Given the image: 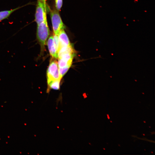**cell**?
<instances>
[{
	"instance_id": "cell-1",
	"label": "cell",
	"mask_w": 155,
	"mask_h": 155,
	"mask_svg": "<svg viewBox=\"0 0 155 155\" xmlns=\"http://www.w3.org/2000/svg\"><path fill=\"white\" fill-rule=\"evenodd\" d=\"M50 34V30L47 20L37 25L36 37L40 46V52L38 58L43 55L46 42Z\"/></svg>"
},
{
	"instance_id": "cell-2",
	"label": "cell",
	"mask_w": 155,
	"mask_h": 155,
	"mask_svg": "<svg viewBox=\"0 0 155 155\" xmlns=\"http://www.w3.org/2000/svg\"><path fill=\"white\" fill-rule=\"evenodd\" d=\"M55 59L52 58L50 61L47 71V84L53 81L61 79L59 73L58 63Z\"/></svg>"
},
{
	"instance_id": "cell-3",
	"label": "cell",
	"mask_w": 155,
	"mask_h": 155,
	"mask_svg": "<svg viewBox=\"0 0 155 155\" xmlns=\"http://www.w3.org/2000/svg\"><path fill=\"white\" fill-rule=\"evenodd\" d=\"M50 15L54 34L58 35L61 30L64 29L65 26L62 22L59 11L57 9H54L51 10Z\"/></svg>"
},
{
	"instance_id": "cell-4",
	"label": "cell",
	"mask_w": 155,
	"mask_h": 155,
	"mask_svg": "<svg viewBox=\"0 0 155 155\" xmlns=\"http://www.w3.org/2000/svg\"><path fill=\"white\" fill-rule=\"evenodd\" d=\"M46 4L37 0L35 14V21L37 25L47 20Z\"/></svg>"
},
{
	"instance_id": "cell-5",
	"label": "cell",
	"mask_w": 155,
	"mask_h": 155,
	"mask_svg": "<svg viewBox=\"0 0 155 155\" xmlns=\"http://www.w3.org/2000/svg\"><path fill=\"white\" fill-rule=\"evenodd\" d=\"M57 36L59 42V48L61 47L67 46L71 45L64 29L61 30Z\"/></svg>"
},
{
	"instance_id": "cell-6",
	"label": "cell",
	"mask_w": 155,
	"mask_h": 155,
	"mask_svg": "<svg viewBox=\"0 0 155 155\" xmlns=\"http://www.w3.org/2000/svg\"><path fill=\"white\" fill-rule=\"evenodd\" d=\"M47 44L50 55L52 58L57 59L58 58V52L54 44L53 35H51L49 38Z\"/></svg>"
},
{
	"instance_id": "cell-7",
	"label": "cell",
	"mask_w": 155,
	"mask_h": 155,
	"mask_svg": "<svg viewBox=\"0 0 155 155\" xmlns=\"http://www.w3.org/2000/svg\"><path fill=\"white\" fill-rule=\"evenodd\" d=\"M28 4H29L28 3L25 5L21 7H18L15 9H11L9 10L0 11V21H1L5 19L8 18L15 11Z\"/></svg>"
},
{
	"instance_id": "cell-8",
	"label": "cell",
	"mask_w": 155,
	"mask_h": 155,
	"mask_svg": "<svg viewBox=\"0 0 155 155\" xmlns=\"http://www.w3.org/2000/svg\"><path fill=\"white\" fill-rule=\"evenodd\" d=\"M61 80H57L52 81L47 84V92H49L51 89L58 90L60 88V82Z\"/></svg>"
},
{
	"instance_id": "cell-9",
	"label": "cell",
	"mask_w": 155,
	"mask_h": 155,
	"mask_svg": "<svg viewBox=\"0 0 155 155\" xmlns=\"http://www.w3.org/2000/svg\"><path fill=\"white\" fill-rule=\"evenodd\" d=\"M72 61H68L62 58H59L58 62L59 68H63L68 65H71Z\"/></svg>"
},
{
	"instance_id": "cell-10",
	"label": "cell",
	"mask_w": 155,
	"mask_h": 155,
	"mask_svg": "<svg viewBox=\"0 0 155 155\" xmlns=\"http://www.w3.org/2000/svg\"><path fill=\"white\" fill-rule=\"evenodd\" d=\"M71 66V65H69L63 68H59V73L61 78L67 72Z\"/></svg>"
},
{
	"instance_id": "cell-11",
	"label": "cell",
	"mask_w": 155,
	"mask_h": 155,
	"mask_svg": "<svg viewBox=\"0 0 155 155\" xmlns=\"http://www.w3.org/2000/svg\"><path fill=\"white\" fill-rule=\"evenodd\" d=\"M53 40L55 46L58 52L59 48V42L57 35L54 34Z\"/></svg>"
},
{
	"instance_id": "cell-12",
	"label": "cell",
	"mask_w": 155,
	"mask_h": 155,
	"mask_svg": "<svg viewBox=\"0 0 155 155\" xmlns=\"http://www.w3.org/2000/svg\"><path fill=\"white\" fill-rule=\"evenodd\" d=\"M55 7L58 11L60 10L63 5V0H55Z\"/></svg>"
},
{
	"instance_id": "cell-13",
	"label": "cell",
	"mask_w": 155,
	"mask_h": 155,
	"mask_svg": "<svg viewBox=\"0 0 155 155\" xmlns=\"http://www.w3.org/2000/svg\"><path fill=\"white\" fill-rule=\"evenodd\" d=\"M39 0L42 2H43V3H44L45 4H46V0Z\"/></svg>"
}]
</instances>
